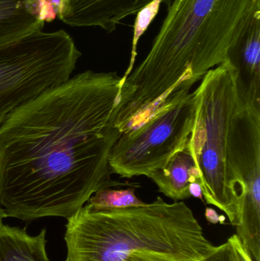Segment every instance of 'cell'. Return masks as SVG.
<instances>
[{
	"label": "cell",
	"instance_id": "cell-1",
	"mask_svg": "<svg viewBox=\"0 0 260 261\" xmlns=\"http://www.w3.org/2000/svg\"><path fill=\"white\" fill-rule=\"evenodd\" d=\"M123 76L78 73L12 111L0 124V207L25 222L68 219L96 192L138 188L114 180L109 155Z\"/></svg>",
	"mask_w": 260,
	"mask_h": 261
},
{
	"label": "cell",
	"instance_id": "cell-2",
	"mask_svg": "<svg viewBox=\"0 0 260 261\" xmlns=\"http://www.w3.org/2000/svg\"><path fill=\"white\" fill-rule=\"evenodd\" d=\"M260 14V0H174L146 58L123 77L115 125L146 120L172 93L191 87L229 55Z\"/></svg>",
	"mask_w": 260,
	"mask_h": 261
},
{
	"label": "cell",
	"instance_id": "cell-3",
	"mask_svg": "<svg viewBox=\"0 0 260 261\" xmlns=\"http://www.w3.org/2000/svg\"><path fill=\"white\" fill-rule=\"evenodd\" d=\"M67 219L65 261H125L136 253L205 261L217 249L184 202L168 203L160 196L117 210L87 204Z\"/></svg>",
	"mask_w": 260,
	"mask_h": 261
},
{
	"label": "cell",
	"instance_id": "cell-4",
	"mask_svg": "<svg viewBox=\"0 0 260 261\" xmlns=\"http://www.w3.org/2000/svg\"><path fill=\"white\" fill-rule=\"evenodd\" d=\"M196 114L189 147L204 201L238 225L243 192L229 164L232 119L240 102L238 72L227 61L209 70L194 91Z\"/></svg>",
	"mask_w": 260,
	"mask_h": 261
},
{
	"label": "cell",
	"instance_id": "cell-5",
	"mask_svg": "<svg viewBox=\"0 0 260 261\" xmlns=\"http://www.w3.org/2000/svg\"><path fill=\"white\" fill-rule=\"evenodd\" d=\"M81 55L63 30L38 29L0 44V124L20 106L68 81Z\"/></svg>",
	"mask_w": 260,
	"mask_h": 261
},
{
	"label": "cell",
	"instance_id": "cell-6",
	"mask_svg": "<svg viewBox=\"0 0 260 261\" xmlns=\"http://www.w3.org/2000/svg\"><path fill=\"white\" fill-rule=\"evenodd\" d=\"M195 114L194 92L169 95L140 125L121 135L109 155L112 173L127 179L149 177L187 145Z\"/></svg>",
	"mask_w": 260,
	"mask_h": 261
},
{
	"label": "cell",
	"instance_id": "cell-7",
	"mask_svg": "<svg viewBox=\"0 0 260 261\" xmlns=\"http://www.w3.org/2000/svg\"><path fill=\"white\" fill-rule=\"evenodd\" d=\"M238 86L229 141V164L243 192L236 236L253 260L260 261V99Z\"/></svg>",
	"mask_w": 260,
	"mask_h": 261
},
{
	"label": "cell",
	"instance_id": "cell-8",
	"mask_svg": "<svg viewBox=\"0 0 260 261\" xmlns=\"http://www.w3.org/2000/svg\"><path fill=\"white\" fill-rule=\"evenodd\" d=\"M153 0H62L58 16L72 27H99L108 33Z\"/></svg>",
	"mask_w": 260,
	"mask_h": 261
},
{
	"label": "cell",
	"instance_id": "cell-9",
	"mask_svg": "<svg viewBox=\"0 0 260 261\" xmlns=\"http://www.w3.org/2000/svg\"><path fill=\"white\" fill-rule=\"evenodd\" d=\"M228 61L238 72V84L246 95L260 99V14L234 47Z\"/></svg>",
	"mask_w": 260,
	"mask_h": 261
},
{
	"label": "cell",
	"instance_id": "cell-10",
	"mask_svg": "<svg viewBox=\"0 0 260 261\" xmlns=\"http://www.w3.org/2000/svg\"><path fill=\"white\" fill-rule=\"evenodd\" d=\"M148 178L155 182L159 192L172 200L178 202L190 198L189 187L192 182L200 184V176L189 144Z\"/></svg>",
	"mask_w": 260,
	"mask_h": 261
},
{
	"label": "cell",
	"instance_id": "cell-11",
	"mask_svg": "<svg viewBox=\"0 0 260 261\" xmlns=\"http://www.w3.org/2000/svg\"><path fill=\"white\" fill-rule=\"evenodd\" d=\"M46 244L45 228L32 236L24 228L0 224V261H50Z\"/></svg>",
	"mask_w": 260,
	"mask_h": 261
},
{
	"label": "cell",
	"instance_id": "cell-12",
	"mask_svg": "<svg viewBox=\"0 0 260 261\" xmlns=\"http://www.w3.org/2000/svg\"><path fill=\"white\" fill-rule=\"evenodd\" d=\"M38 0H0V44L16 39L44 23L38 17Z\"/></svg>",
	"mask_w": 260,
	"mask_h": 261
},
{
	"label": "cell",
	"instance_id": "cell-13",
	"mask_svg": "<svg viewBox=\"0 0 260 261\" xmlns=\"http://www.w3.org/2000/svg\"><path fill=\"white\" fill-rule=\"evenodd\" d=\"M135 188L125 190L107 188L99 190L89 199V205L96 210H117L143 206L147 203L136 196Z\"/></svg>",
	"mask_w": 260,
	"mask_h": 261
},
{
	"label": "cell",
	"instance_id": "cell-14",
	"mask_svg": "<svg viewBox=\"0 0 260 261\" xmlns=\"http://www.w3.org/2000/svg\"><path fill=\"white\" fill-rule=\"evenodd\" d=\"M163 1L164 0H153L151 3L147 5L145 7L137 12L134 25V35H133L132 48H131L129 67L123 77L128 76L132 70L133 66L135 62L136 56H137V47L139 40L148 30L153 20L157 16L160 10V5Z\"/></svg>",
	"mask_w": 260,
	"mask_h": 261
},
{
	"label": "cell",
	"instance_id": "cell-15",
	"mask_svg": "<svg viewBox=\"0 0 260 261\" xmlns=\"http://www.w3.org/2000/svg\"><path fill=\"white\" fill-rule=\"evenodd\" d=\"M229 243L232 246V251H233L234 257L236 261H253L252 257H250L247 249L244 248V245L241 243L240 239H238L236 234H234L232 237L228 239Z\"/></svg>",
	"mask_w": 260,
	"mask_h": 261
},
{
	"label": "cell",
	"instance_id": "cell-16",
	"mask_svg": "<svg viewBox=\"0 0 260 261\" xmlns=\"http://www.w3.org/2000/svg\"><path fill=\"white\" fill-rule=\"evenodd\" d=\"M37 9L38 19L44 23L45 21H53L57 15L54 8L50 4L49 0H38Z\"/></svg>",
	"mask_w": 260,
	"mask_h": 261
},
{
	"label": "cell",
	"instance_id": "cell-17",
	"mask_svg": "<svg viewBox=\"0 0 260 261\" xmlns=\"http://www.w3.org/2000/svg\"><path fill=\"white\" fill-rule=\"evenodd\" d=\"M205 261H236L234 257L230 244L226 243L217 247L216 251Z\"/></svg>",
	"mask_w": 260,
	"mask_h": 261
},
{
	"label": "cell",
	"instance_id": "cell-18",
	"mask_svg": "<svg viewBox=\"0 0 260 261\" xmlns=\"http://www.w3.org/2000/svg\"><path fill=\"white\" fill-rule=\"evenodd\" d=\"M125 261H180L157 255V254H146V253H136L131 257H128Z\"/></svg>",
	"mask_w": 260,
	"mask_h": 261
},
{
	"label": "cell",
	"instance_id": "cell-19",
	"mask_svg": "<svg viewBox=\"0 0 260 261\" xmlns=\"http://www.w3.org/2000/svg\"><path fill=\"white\" fill-rule=\"evenodd\" d=\"M205 216L209 223L216 225L221 224L223 225L225 222V216H220L216 211L212 208H206Z\"/></svg>",
	"mask_w": 260,
	"mask_h": 261
},
{
	"label": "cell",
	"instance_id": "cell-20",
	"mask_svg": "<svg viewBox=\"0 0 260 261\" xmlns=\"http://www.w3.org/2000/svg\"><path fill=\"white\" fill-rule=\"evenodd\" d=\"M189 193H190L191 197L193 196V197L201 199L203 202H205L201 186L198 182H195L191 184L190 187H189Z\"/></svg>",
	"mask_w": 260,
	"mask_h": 261
},
{
	"label": "cell",
	"instance_id": "cell-21",
	"mask_svg": "<svg viewBox=\"0 0 260 261\" xmlns=\"http://www.w3.org/2000/svg\"><path fill=\"white\" fill-rule=\"evenodd\" d=\"M61 1H62V0H49L50 4L54 8L55 11H56V13H57V15L58 12H59L60 7H61Z\"/></svg>",
	"mask_w": 260,
	"mask_h": 261
},
{
	"label": "cell",
	"instance_id": "cell-22",
	"mask_svg": "<svg viewBox=\"0 0 260 261\" xmlns=\"http://www.w3.org/2000/svg\"><path fill=\"white\" fill-rule=\"evenodd\" d=\"M5 218H6V216H5L4 211L0 207V224L3 223V219H5Z\"/></svg>",
	"mask_w": 260,
	"mask_h": 261
}]
</instances>
